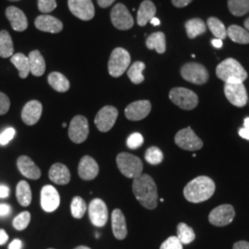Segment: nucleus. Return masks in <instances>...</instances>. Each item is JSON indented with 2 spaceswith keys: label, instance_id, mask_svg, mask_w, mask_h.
Listing matches in <instances>:
<instances>
[{
  "label": "nucleus",
  "instance_id": "1",
  "mask_svg": "<svg viewBox=\"0 0 249 249\" xmlns=\"http://www.w3.org/2000/svg\"><path fill=\"white\" fill-rule=\"evenodd\" d=\"M132 190L137 200L148 210H154L158 204L157 186L149 175L144 174L135 178Z\"/></svg>",
  "mask_w": 249,
  "mask_h": 249
},
{
  "label": "nucleus",
  "instance_id": "2",
  "mask_svg": "<svg viewBox=\"0 0 249 249\" xmlns=\"http://www.w3.org/2000/svg\"><path fill=\"white\" fill-rule=\"evenodd\" d=\"M215 192V183L209 177H197L184 188V196L191 203H200L212 197Z\"/></svg>",
  "mask_w": 249,
  "mask_h": 249
},
{
  "label": "nucleus",
  "instance_id": "3",
  "mask_svg": "<svg viewBox=\"0 0 249 249\" xmlns=\"http://www.w3.org/2000/svg\"><path fill=\"white\" fill-rule=\"evenodd\" d=\"M216 75L224 82H244L248 78L246 70L233 58H227L220 63L216 69Z\"/></svg>",
  "mask_w": 249,
  "mask_h": 249
},
{
  "label": "nucleus",
  "instance_id": "4",
  "mask_svg": "<svg viewBox=\"0 0 249 249\" xmlns=\"http://www.w3.org/2000/svg\"><path fill=\"white\" fill-rule=\"evenodd\" d=\"M116 164L120 173L125 178L135 179L142 175V161L133 154L127 152L119 153L116 156Z\"/></svg>",
  "mask_w": 249,
  "mask_h": 249
},
{
  "label": "nucleus",
  "instance_id": "5",
  "mask_svg": "<svg viewBox=\"0 0 249 249\" xmlns=\"http://www.w3.org/2000/svg\"><path fill=\"white\" fill-rule=\"evenodd\" d=\"M131 62L130 54L122 47L115 48L108 61V71L114 78L121 77L128 69Z\"/></svg>",
  "mask_w": 249,
  "mask_h": 249
},
{
  "label": "nucleus",
  "instance_id": "6",
  "mask_svg": "<svg viewBox=\"0 0 249 249\" xmlns=\"http://www.w3.org/2000/svg\"><path fill=\"white\" fill-rule=\"evenodd\" d=\"M169 98L176 106L184 110H192L198 104V97L191 89L178 87L171 89Z\"/></svg>",
  "mask_w": 249,
  "mask_h": 249
},
{
  "label": "nucleus",
  "instance_id": "7",
  "mask_svg": "<svg viewBox=\"0 0 249 249\" xmlns=\"http://www.w3.org/2000/svg\"><path fill=\"white\" fill-rule=\"evenodd\" d=\"M181 76L184 80L193 84L202 85L209 80V72L204 66L198 63H187L181 69Z\"/></svg>",
  "mask_w": 249,
  "mask_h": 249
},
{
  "label": "nucleus",
  "instance_id": "8",
  "mask_svg": "<svg viewBox=\"0 0 249 249\" xmlns=\"http://www.w3.org/2000/svg\"><path fill=\"white\" fill-rule=\"evenodd\" d=\"M175 142L179 148L185 151H198L203 147L202 141L196 136L190 126L178 131L175 137Z\"/></svg>",
  "mask_w": 249,
  "mask_h": 249
},
{
  "label": "nucleus",
  "instance_id": "9",
  "mask_svg": "<svg viewBox=\"0 0 249 249\" xmlns=\"http://www.w3.org/2000/svg\"><path fill=\"white\" fill-rule=\"evenodd\" d=\"M224 93L234 107H244L248 104L249 96L243 82H225Z\"/></svg>",
  "mask_w": 249,
  "mask_h": 249
},
{
  "label": "nucleus",
  "instance_id": "10",
  "mask_svg": "<svg viewBox=\"0 0 249 249\" xmlns=\"http://www.w3.org/2000/svg\"><path fill=\"white\" fill-rule=\"evenodd\" d=\"M89 136L88 119L83 116H76L72 118L69 126V137L76 144L84 142Z\"/></svg>",
  "mask_w": 249,
  "mask_h": 249
},
{
  "label": "nucleus",
  "instance_id": "11",
  "mask_svg": "<svg viewBox=\"0 0 249 249\" xmlns=\"http://www.w3.org/2000/svg\"><path fill=\"white\" fill-rule=\"evenodd\" d=\"M110 18L112 24L116 29L126 31L131 29L134 25V18L129 10L122 3H118L111 10Z\"/></svg>",
  "mask_w": 249,
  "mask_h": 249
},
{
  "label": "nucleus",
  "instance_id": "12",
  "mask_svg": "<svg viewBox=\"0 0 249 249\" xmlns=\"http://www.w3.org/2000/svg\"><path fill=\"white\" fill-rule=\"evenodd\" d=\"M118 110L112 106L103 107L95 116L94 124L101 132H108L116 124Z\"/></svg>",
  "mask_w": 249,
  "mask_h": 249
},
{
  "label": "nucleus",
  "instance_id": "13",
  "mask_svg": "<svg viewBox=\"0 0 249 249\" xmlns=\"http://www.w3.org/2000/svg\"><path fill=\"white\" fill-rule=\"evenodd\" d=\"M235 216L233 207L230 204H223L216 207L209 215V221L214 226L223 227L232 222Z\"/></svg>",
  "mask_w": 249,
  "mask_h": 249
},
{
  "label": "nucleus",
  "instance_id": "14",
  "mask_svg": "<svg viewBox=\"0 0 249 249\" xmlns=\"http://www.w3.org/2000/svg\"><path fill=\"white\" fill-rule=\"evenodd\" d=\"M68 5L72 14L81 20L88 21L95 15V9L91 0H69Z\"/></svg>",
  "mask_w": 249,
  "mask_h": 249
},
{
  "label": "nucleus",
  "instance_id": "15",
  "mask_svg": "<svg viewBox=\"0 0 249 249\" xmlns=\"http://www.w3.org/2000/svg\"><path fill=\"white\" fill-rule=\"evenodd\" d=\"M89 217L91 223L96 227H103L108 221V210L104 200L94 198L89 205Z\"/></svg>",
  "mask_w": 249,
  "mask_h": 249
},
{
  "label": "nucleus",
  "instance_id": "16",
  "mask_svg": "<svg viewBox=\"0 0 249 249\" xmlns=\"http://www.w3.org/2000/svg\"><path fill=\"white\" fill-rule=\"evenodd\" d=\"M151 110V104L150 101H136L125 107L124 116L130 121H140L149 116Z\"/></svg>",
  "mask_w": 249,
  "mask_h": 249
},
{
  "label": "nucleus",
  "instance_id": "17",
  "mask_svg": "<svg viewBox=\"0 0 249 249\" xmlns=\"http://www.w3.org/2000/svg\"><path fill=\"white\" fill-rule=\"evenodd\" d=\"M60 204V196L55 187L44 186L41 190V206L46 213H53Z\"/></svg>",
  "mask_w": 249,
  "mask_h": 249
},
{
  "label": "nucleus",
  "instance_id": "18",
  "mask_svg": "<svg viewBox=\"0 0 249 249\" xmlns=\"http://www.w3.org/2000/svg\"><path fill=\"white\" fill-rule=\"evenodd\" d=\"M43 113V106L39 101L33 100L28 102L22 108L21 119L27 125L36 124L41 118Z\"/></svg>",
  "mask_w": 249,
  "mask_h": 249
},
{
  "label": "nucleus",
  "instance_id": "19",
  "mask_svg": "<svg viewBox=\"0 0 249 249\" xmlns=\"http://www.w3.org/2000/svg\"><path fill=\"white\" fill-rule=\"evenodd\" d=\"M5 14L14 31L24 32L28 28V19H27L26 15L21 9H18L15 6H10L6 9Z\"/></svg>",
  "mask_w": 249,
  "mask_h": 249
},
{
  "label": "nucleus",
  "instance_id": "20",
  "mask_svg": "<svg viewBox=\"0 0 249 249\" xmlns=\"http://www.w3.org/2000/svg\"><path fill=\"white\" fill-rule=\"evenodd\" d=\"M35 25L39 31L58 34L63 30L62 21L51 15H40L36 18Z\"/></svg>",
  "mask_w": 249,
  "mask_h": 249
},
{
  "label": "nucleus",
  "instance_id": "21",
  "mask_svg": "<svg viewBox=\"0 0 249 249\" xmlns=\"http://www.w3.org/2000/svg\"><path fill=\"white\" fill-rule=\"evenodd\" d=\"M78 172L81 179L86 181L92 180L98 176V163L92 157L85 155L80 159Z\"/></svg>",
  "mask_w": 249,
  "mask_h": 249
},
{
  "label": "nucleus",
  "instance_id": "22",
  "mask_svg": "<svg viewBox=\"0 0 249 249\" xmlns=\"http://www.w3.org/2000/svg\"><path fill=\"white\" fill-rule=\"evenodd\" d=\"M18 169L25 178L37 180L41 178V170L30 157L22 155L17 160Z\"/></svg>",
  "mask_w": 249,
  "mask_h": 249
},
{
  "label": "nucleus",
  "instance_id": "23",
  "mask_svg": "<svg viewBox=\"0 0 249 249\" xmlns=\"http://www.w3.org/2000/svg\"><path fill=\"white\" fill-rule=\"evenodd\" d=\"M49 178L56 185H67L71 179V171L69 168L60 162L53 163L49 170Z\"/></svg>",
  "mask_w": 249,
  "mask_h": 249
},
{
  "label": "nucleus",
  "instance_id": "24",
  "mask_svg": "<svg viewBox=\"0 0 249 249\" xmlns=\"http://www.w3.org/2000/svg\"><path fill=\"white\" fill-rule=\"evenodd\" d=\"M112 230L116 239L124 240L127 235V228L124 215L121 210L116 209L112 213Z\"/></svg>",
  "mask_w": 249,
  "mask_h": 249
},
{
  "label": "nucleus",
  "instance_id": "25",
  "mask_svg": "<svg viewBox=\"0 0 249 249\" xmlns=\"http://www.w3.org/2000/svg\"><path fill=\"white\" fill-rule=\"evenodd\" d=\"M156 7L151 0H144L140 6L137 15V22L140 26H145L151 18L155 17Z\"/></svg>",
  "mask_w": 249,
  "mask_h": 249
},
{
  "label": "nucleus",
  "instance_id": "26",
  "mask_svg": "<svg viewBox=\"0 0 249 249\" xmlns=\"http://www.w3.org/2000/svg\"><path fill=\"white\" fill-rule=\"evenodd\" d=\"M29 63H30V70L31 73L36 76V77H41L45 74V61L44 56L40 51L38 50H34L31 53H29Z\"/></svg>",
  "mask_w": 249,
  "mask_h": 249
},
{
  "label": "nucleus",
  "instance_id": "27",
  "mask_svg": "<svg viewBox=\"0 0 249 249\" xmlns=\"http://www.w3.org/2000/svg\"><path fill=\"white\" fill-rule=\"evenodd\" d=\"M47 80L49 85L58 92H66L71 87V83L67 79V77L60 72L50 73L47 77Z\"/></svg>",
  "mask_w": 249,
  "mask_h": 249
},
{
  "label": "nucleus",
  "instance_id": "28",
  "mask_svg": "<svg viewBox=\"0 0 249 249\" xmlns=\"http://www.w3.org/2000/svg\"><path fill=\"white\" fill-rule=\"evenodd\" d=\"M146 46L150 50H156L158 53H163L166 50L165 36L161 32L151 34L146 40Z\"/></svg>",
  "mask_w": 249,
  "mask_h": 249
},
{
  "label": "nucleus",
  "instance_id": "29",
  "mask_svg": "<svg viewBox=\"0 0 249 249\" xmlns=\"http://www.w3.org/2000/svg\"><path fill=\"white\" fill-rule=\"evenodd\" d=\"M11 63L18 70V75L21 79H26L31 73L29 58L22 53H17L13 54L10 58Z\"/></svg>",
  "mask_w": 249,
  "mask_h": 249
},
{
  "label": "nucleus",
  "instance_id": "30",
  "mask_svg": "<svg viewBox=\"0 0 249 249\" xmlns=\"http://www.w3.org/2000/svg\"><path fill=\"white\" fill-rule=\"evenodd\" d=\"M187 31V37L189 39H194L196 36H201L207 31V27L201 18H192L187 20L185 24Z\"/></svg>",
  "mask_w": 249,
  "mask_h": 249
},
{
  "label": "nucleus",
  "instance_id": "31",
  "mask_svg": "<svg viewBox=\"0 0 249 249\" xmlns=\"http://www.w3.org/2000/svg\"><path fill=\"white\" fill-rule=\"evenodd\" d=\"M14 45L9 32L3 30L0 32V57L9 58L13 55Z\"/></svg>",
  "mask_w": 249,
  "mask_h": 249
},
{
  "label": "nucleus",
  "instance_id": "32",
  "mask_svg": "<svg viewBox=\"0 0 249 249\" xmlns=\"http://www.w3.org/2000/svg\"><path fill=\"white\" fill-rule=\"evenodd\" d=\"M16 196L18 202L22 207H27L32 202V190L29 183L21 180L19 181L16 187Z\"/></svg>",
  "mask_w": 249,
  "mask_h": 249
},
{
  "label": "nucleus",
  "instance_id": "33",
  "mask_svg": "<svg viewBox=\"0 0 249 249\" xmlns=\"http://www.w3.org/2000/svg\"><path fill=\"white\" fill-rule=\"evenodd\" d=\"M227 36L232 42L247 45L249 44V32L238 25H231L227 29Z\"/></svg>",
  "mask_w": 249,
  "mask_h": 249
},
{
  "label": "nucleus",
  "instance_id": "34",
  "mask_svg": "<svg viewBox=\"0 0 249 249\" xmlns=\"http://www.w3.org/2000/svg\"><path fill=\"white\" fill-rule=\"evenodd\" d=\"M146 66L144 63L142 61H137L133 63L130 68L127 71V77L131 82L134 84H141L144 81V76L142 72L145 70Z\"/></svg>",
  "mask_w": 249,
  "mask_h": 249
},
{
  "label": "nucleus",
  "instance_id": "35",
  "mask_svg": "<svg viewBox=\"0 0 249 249\" xmlns=\"http://www.w3.org/2000/svg\"><path fill=\"white\" fill-rule=\"evenodd\" d=\"M178 238L182 245H188L196 238L194 230L185 223H180L178 225Z\"/></svg>",
  "mask_w": 249,
  "mask_h": 249
},
{
  "label": "nucleus",
  "instance_id": "36",
  "mask_svg": "<svg viewBox=\"0 0 249 249\" xmlns=\"http://www.w3.org/2000/svg\"><path fill=\"white\" fill-rule=\"evenodd\" d=\"M228 8L232 15L244 16L249 12V0H228Z\"/></svg>",
  "mask_w": 249,
  "mask_h": 249
},
{
  "label": "nucleus",
  "instance_id": "37",
  "mask_svg": "<svg viewBox=\"0 0 249 249\" xmlns=\"http://www.w3.org/2000/svg\"><path fill=\"white\" fill-rule=\"evenodd\" d=\"M207 25L209 27L210 31L212 32V34L217 39L223 40L227 36V30L219 18H214V17L209 18L207 20Z\"/></svg>",
  "mask_w": 249,
  "mask_h": 249
},
{
  "label": "nucleus",
  "instance_id": "38",
  "mask_svg": "<svg viewBox=\"0 0 249 249\" xmlns=\"http://www.w3.org/2000/svg\"><path fill=\"white\" fill-rule=\"evenodd\" d=\"M72 216L76 219H81L87 211V204L80 196H74L71 205Z\"/></svg>",
  "mask_w": 249,
  "mask_h": 249
},
{
  "label": "nucleus",
  "instance_id": "39",
  "mask_svg": "<svg viewBox=\"0 0 249 249\" xmlns=\"http://www.w3.org/2000/svg\"><path fill=\"white\" fill-rule=\"evenodd\" d=\"M145 160L152 165L159 164L163 160V153L158 147H150L145 152Z\"/></svg>",
  "mask_w": 249,
  "mask_h": 249
},
{
  "label": "nucleus",
  "instance_id": "40",
  "mask_svg": "<svg viewBox=\"0 0 249 249\" xmlns=\"http://www.w3.org/2000/svg\"><path fill=\"white\" fill-rule=\"evenodd\" d=\"M31 222V213L29 212H22L21 213L17 215L13 220V227L18 230L22 231L26 229Z\"/></svg>",
  "mask_w": 249,
  "mask_h": 249
},
{
  "label": "nucleus",
  "instance_id": "41",
  "mask_svg": "<svg viewBox=\"0 0 249 249\" xmlns=\"http://www.w3.org/2000/svg\"><path fill=\"white\" fill-rule=\"evenodd\" d=\"M143 142H144V139H143L142 135L141 133H132L128 138H127V141H126V145L129 149H132V150H136L140 147L142 146Z\"/></svg>",
  "mask_w": 249,
  "mask_h": 249
},
{
  "label": "nucleus",
  "instance_id": "42",
  "mask_svg": "<svg viewBox=\"0 0 249 249\" xmlns=\"http://www.w3.org/2000/svg\"><path fill=\"white\" fill-rule=\"evenodd\" d=\"M57 6L55 0H38V9L42 13H50Z\"/></svg>",
  "mask_w": 249,
  "mask_h": 249
},
{
  "label": "nucleus",
  "instance_id": "43",
  "mask_svg": "<svg viewBox=\"0 0 249 249\" xmlns=\"http://www.w3.org/2000/svg\"><path fill=\"white\" fill-rule=\"evenodd\" d=\"M160 249H183V245L178 236H170L161 244Z\"/></svg>",
  "mask_w": 249,
  "mask_h": 249
},
{
  "label": "nucleus",
  "instance_id": "44",
  "mask_svg": "<svg viewBox=\"0 0 249 249\" xmlns=\"http://www.w3.org/2000/svg\"><path fill=\"white\" fill-rule=\"evenodd\" d=\"M15 129L13 127H8L2 133L0 134V144L7 145L8 143L14 138L15 136Z\"/></svg>",
  "mask_w": 249,
  "mask_h": 249
},
{
  "label": "nucleus",
  "instance_id": "45",
  "mask_svg": "<svg viewBox=\"0 0 249 249\" xmlns=\"http://www.w3.org/2000/svg\"><path fill=\"white\" fill-rule=\"evenodd\" d=\"M10 101L7 94L0 91V116L6 115L9 112Z\"/></svg>",
  "mask_w": 249,
  "mask_h": 249
},
{
  "label": "nucleus",
  "instance_id": "46",
  "mask_svg": "<svg viewBox=\"0 0 249 249\" xmlns=\"http://www.w3.org/2000/svg\"><path fill=\"white\" fill-rule=\"evenodd\" d=\"M193 0H172V4L177 8H185Z\"/></svg>",
  "mask_w": 249,
  "mask_h": 249
},
{
  "label": "nucleus",
  "instance_id": "47",
  "mask_svg": "<svg viewBox=\"0 0 249 249\" xmlns=\"http://www.w3.org/2000/svg\"><path fill=\"white\" fill-rule=\"evenodd\" d=\"M11 212V208L10 206L5 203L0 204V217H5L8 216Z\"/></svg>",
  "mask_w": 249,
  "mask_h": 249
},
{
  "label": "nucleus",
  "instance_id": "48",
  "mask_svg": "<svg viewBox=\"0 0 249 249\" xmlns=\"http://www.w3.org/2000/svg\"><path fill=\"white\" fill-rule=\"evenodd\" d=\"M232 249H249V243L247 241H239L233 245Z\"/></svg>",
  "mask_w": 249,
  "mask_h": 249
},
{
  "label": "nucleus",
  "instance_id": "49",
  "mask_svg": "<svg viewBox=\"0 0 249 249\" xmlns=\"http://www.w3.org/2000/svg\"><path fill=\"white\" fill-rule=\"evenodd\" d=\"M10 193V189L5 185H0V197L1 198H5L9 196Z\"/></svg>",
  "mask_w": 249,
  "mask_h": 249
},
{
  "label": "nucleus",
  "instance_id": "50",
  "mask_svg": "<svg viewBox=\"0 0 249 249\" xmlns=\"http://www.w3.org/2000/svg\"><path fill=\"white\" fill-rule=\"evenodd\" d=\"M116 0H97L99 6L103 9H107L108 7H110L111 5H113V3Z\"/></svg>",
  "mask_w": 249,
  "mask_h": 249
},
{
  "label": "nucleus",
  "instance_id": "51",
  "mask_svg": "<svg viewBox=\"0 0 249 249\" xmlns=\"http://www.w3.org/2000/svg\"><path fill=\"white\" fill-rule=\"evenodd\" d=\"M9 240V235L8 233L3 229H0V246H3Z\"/></svg>",
  "mask_w": 249,
  "mask_h": 249
},
{
  "label": "nucleus",
  "instance_id": "52",
  "mask_svg": "<svg viewBox=\"0 0 249 249\" xmlns=\"http://www.w3.org/2000/svg\"><path fill=\"white\" fill-rule=\"evenodd\" d=\"M22 243L19 239H14L9 244V249H21Z\"/></svg>",
  "mask_w": 249,
  "mask_h": 249
},
{
  "label": "nucleus",
  "instance_id": "53",
  "mask_svg": "<svg viewBox=\"0 0 249 249\" xmlns=\"http://www.w3.org/2000/svg\"><path fill=\"white\" fill-rule=\"evenodd\" d=\"M239 136H240L241 138L249 141V129L246 128V127L241 128L240 130H239Z\"/></svg>",
  "mask_w": 249,
  "mask_h": 249
},
{
  "label": "nucleus",
  "instance_id": "54",
  "mask_svg": "<svg viewBox=\"0 0 249 249\" xmlns=\"http://www.w3.org/2000/svg\"><path fill=\"white\" fill-rule=\"evenodd\" d=\"M212 45H213L215 48H222V46H223V41L221 40V39H213V41H212Z\"/></svg>",
  "mask_w": 249,
  "mask_h": 249
},
{
  "label": "nucleus",
  "instance_id": "55",
  "mask_svg": "<svg viewBox=\"0 0 249 249\" xmlns=\"http://www.w3.org/2000/svg\"><path fill=\"white\" fill-rule=\"evenodd\" d=\"M150 22H151V24H152L153 26H158V25H160V19H159V18H155V17L153 18H151V20Z\"/></svg>",
  "mask_w": 249,
  "mask_h": 249
},
{
  "label": "nucleus",
  "instance_id": "56",
  "mask_svg": "<svg viewBox=\"0 0 249 249\" xmlns=\"http://www.w3.org/2000/svg\"><path fill=\"white\" fill-rule=\"evenodd\" d=\"M244 126H245L246 128L249 129V117H248V118H246V119H245V122H244Z\"/></svg>",
  "mask_w": 249,
  "mask_h": 249
},
{
  "label": "nucleus",
  "instance_id": "57",
  "mask_svg": "<svg viewBox=\"0 0 249 249\" xmlns=\"http://www.w3.org/2000/svg\"><path fill=\"white\" fill-rule=\"evenodd\" d=\"M245 28L247 29L248 32H249V18H247L246 21H245Z\"/></svg>",
  "mask_w": 249,
  "mask_h": 249
},
{
  "label": "nucleus",
  "instance_id": "58",
  "mask_svg": "<svg viewBox=\"0 0 249 249\" xmlns=\"http://www.w3.org/2000/svg\"><path fill=\"white\" fill-rule=\"evenodd\" d=\"M90 249L88 247H85V246H80V247H77L76 249Z\"/></svg>",
  "mask_w": 249,
  "mask_h": 249
},
{
  "label": "nucleus",
  "instance_id": "59",
  "mask_svg": "<svg viewBox=\"0 0 249 249\" xmlns=\"http://www.w3.org/2000/svg\"><path fill=\"white\" fill-rule=\"evenodd\" d=\"M8 1H11V2H16V1H20V0H8Z\"/></svg>",
  "mask_w": 249,
  "mask_h": 249
},
{
  "label": "nucleus",
  "instance_id": "60",
  "mask_svg": "<svg viewBox=\"0 0 249 249\" xmlns=\"http://www.w3.org/2000/svg\"><path fill=\"white\" fill-rule=\"evenodd\" d=\"M63 127H66L67 126V124L66 123H64V124H62Z\"/></svg>",
  "mask_w": 249,
  "mask_h": 249
},
{
  "label": "nucleus",
  "instance_id": "61",
  "mask_svg": "<svg viewBox=\"0 0 249 249\" xmlns=\"http://www.w3.org/2000/svg\"></svg>",
  "mask_w": 249,
  "mask_h": 249
}]
</instances>
